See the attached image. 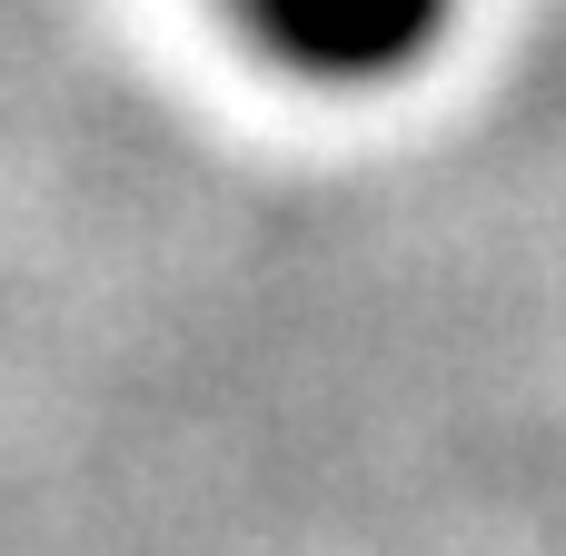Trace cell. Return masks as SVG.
Returning a JSON list of instances; mask_svg holds the SVG:
<instances>
[{"instance_id":"obj_1","label":"cell","mask_w":566,"mask_h":556,"mask_svg":"<svg viewBox=\"0 0 566 556\" xmlns=\"http://www.w3.org/2000/svg\"><path fill=\"white\" fill-rule=\"evenodd\" d=\"M249 10V30L289 60V70H308V80H378V70H408L428 40H438V20H448V0H239Z\"/></svg>"}]
</instances>
